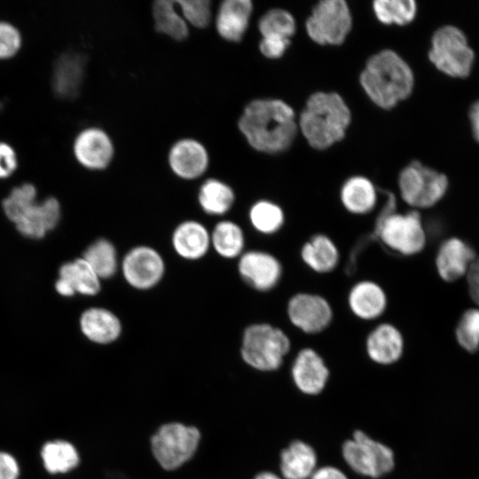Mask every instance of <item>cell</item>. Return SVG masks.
<instances>
[{"mask_svg": "<svg viewBox=\"0 0 479 479\" xmlns=\"http://www.w3.org/2000/svg\"><path fill=\"white\" fill-rule=\"evenodd\" d=\"M348 306L357 318L372 321L384 314L388 297L383 287L375 281L360 280L349 289Z\"/></svg>", "mask_w": 479, "mask_h": 479, "instance_id": "cell-18", "label": "cell"}, {"mask_svg": "<svg viewBox=\"0 0 479 479\" xmlns=\"http://www.w3.org/2000/svg\"><path fill=\"white\" fill-rule=\"evenodd\" d=\"M153 17L158 32L175 40H184L188 35L185 19L175 9V1L159 0L153 4Z\"/></svg>", "mask_w": 479, "mask_h": 479, "instance_id": "cell-32", "label": "cell"}, {"mask_svg": "<svg viewBox=\"0 0 479 479\" xmlns=\"http://www.w3.org/2000/svg\"><path fill=\"white\" fill-rule=\"evenodd\" d=\"M456 337L459 345L467 351L479 349V310L471 309L464 312L456 327Z\"/></svg>", "mask_w": 479, "mask_h": 479, "instance_id": "cell-37", "label": "cell"}, {"mask_svg": "<svg viewBox=\"0 0 479 479\" xmlns=\"http://www.w3.org/2000/svg\"><path fill=\"white\" fill-rule=\"evenodd\" d=\"M398 188L406 204L415 208H428L444 196L448 178L444 174L415 161L399 173Z\"/></svg>", "mask_w": 479, "mask_h": 479, "instance_id": "cell-8", "label": "cell"}, {"mask_svg": "<svg viewBox=\"0 0 479 479\" xmlns=\"http://www.w3.org/2000/svg\"><path fill=\"white\" fill-rule=\"evenodd\" d=\"M316 464L313 448L299 440L292 442L280 455V470L286 479H310Z\"/></svg>", "mask_w": 479, "mask_h": 479, "instance_id": "cell-28", "label": "cell"}, {"mask_svg": "<svg viewBox=\"0 0 479 479\" xmlns=\"http://www.w3.org/2000/svg\"><path fill=\"white\" fill-rule=\"evenodd\" d=\"M469 120L471 123L473 135L479 142V100L475 102L469 109Z\"/></svg>", "mask_w": 479, "mask_h": 479, "instance_id": "cell-45", "label": "cell"}, {"mask_svg": "<svg viewBox=\"0 0 479 479\" xmlns=\"http://www.w3.org/2000/svg\"><path fill=\"white\" fill-rule=\"evenodd\" d=\"M469 294L473 301L479 305V257L470 264L467 274Z\"/></svg>", "mask_w": 479, "mask_h": 479, "instance_id": "cell-42", "label": "cell"}, {"mask_svg": "<svg viewBox=\"0 0 479 479\" xmlns=\"http://www.w3.org/2000/svg\"><path fill=\"white\" fill-rule=\"evenodd\" d=\"M404 348L401 331L393 324L377 325L367 335L365 349L368 357L380 365H391L399 360Z\"/></svg>", "mask_w": 479, "mask_h": 479, "instance_id": "cell-19", "label": "cell"}, {"mask_svg": "<svg viewBox=\"0 0 479 479\" xmlns=\"http://www.w3.org/2000/svg\"><path fill=\"white\" fill-rule=\"evenodd\" d=\"M45 468L51 473H65L76 467L79 461L75 448L66 441L47 443L42 450Z\"/></svg>", "mask_w": 479, "mask_h": 479, "instance_id": "cell-35", "label": "cell"}, {"mask_svg": "<svg viewBox=\"0 0 479 479\" xmlns=\"http://www.w3.org/2000/svg\"><path fill=\"white\" fill-rule=\"evenodd\" d=\"M240 278L253 289L267 292L273 289L282 277V265L272 254L262 250L244 252L238 262Z\"/></svg>", "mask_w": 479, "mask_h": 479, "instance_id": "cell-14", "label": "cell"}, {"mask_svg": "<svg viewBox=\"0 0 479 479\" xmlns=\"http://www.w3.org/2000/svg\"><path fill=\"white\" fill-rule=\"evenodd\" d=\"M80 327L90 341L99 344L114 342L122 330L120 318L113 311L100 307L84 310L80 318Z\"/></svg>", "mask_w": 479, "mask_h": 479, "instance_id": "cell-25", "label": "cell"}, {"mask_svg": "<svg viewBox=\"0 0 479 479\" xmlns=\"http://www.w3.org/2000/svg\"><path fill=\"white\" fill-rule=\"evenodd\" d=\"M210 242L218 255L226 259L240 257L244 253V232L233 221L217 223L210 233Z\"/></svg>", "mask_w": 479, "mask_h": 479, "instance_id": "cell-29", "label": "cell"}, {"mask_svg": "<svg viewBox=\"0 0 479 479\" xmlns=\"http://www.w3.org/2000/svg\"><path fill=\"white\" fill-rule=\"evenodd\" d=\"M183 18L196 27H205L210 21L211 8L208 0H179Z\"/></svg>", "mask_w": 479, "mask_h": 479, "instance_id": "cell-38", "label": "cell"}, {"mask_svg": "<svg viewBox=\"0 0 479 479\" xmlns=\"http://www.w3.org/2000/svg\"><path fill=\"white\" fill-rule=\"evenodd\" d=\"M310 479H348L338 468L323 467L314 471Z\"/></svg>", "mask_w": 479, "mask_h": 479, "instance_id": "cell-44", "label": "cell"}, {"mask_svg": "<svg viewBox=\"0 0 479 479\" xmlns=\"http://www.w3.org/2000/svg\"><path fill=\"white\" fill-rule=\"evenodd\" d=\"M36 194L34 185L22 184L14 187L3 200V208L21 234L40 239L57 225L60 216V206L54 197H48L38 202Z\"/></svg>", "mask_w": 479, "mask_h": 479, "instance_id": "cell-4", "label": "cell"}, {"mask_svg": "<svg viewBox=\"0 0 479 479\" xmlns=\"http://www.w3.org/2000/svg\"><path fill=\"white\" fill-rule=\"evenodd\" d=\"M239 129L256 151L278 153L288 149L298 130L293 108L275 98L248 103L239 119Z\"/></svg>", "mask_w": 479, "mask_h": 479, "instance_id": "cell-1", "label": "cell"}, {"mask_svg": "<svg viewBox=\"0 0 479 479\" xmlns=\"http://www.w3.org/2000/svg\"><path fill=\"white\" fill-rule=\"evenodd\" d=\"M82 258L100 279L113 277L118 270V256L114 244L106 239H98L90 244Z\"/></svg>", "mask_w": 479, "mask_h": 479, "instance_id": "cell-31", "label": "cell"}, {"mask_svg": "<svg viewBox=\"0 0 479 479\" xmlns=\"http://www.w3.org/2000/svg\"><path fill=\"white\" fill-rule=\"evenodd\" d=\"M253 11L250 0H225L218 9L216 27L225 40L239 42L247 29Z\"/></svg>", "mask_w": 479, "mask_h": 479, "instance_id": "cell-24", "label": "cell"}, {"mask_svg": "<svg viewBox=\"0 0 479 479\" xmlns=\"http://www.w3.org/2000/svg\"><path fill=\"white\" fill-rule=\"evenodd\" d=\"M342 456L355 472L373 478L390 472L395 464L392 450L357 430L342 445Z\"/></svg>", "mask_w": 479, "mask_h": 479, "instance_id": "cell-10", "label": "cell"}, {"mask_svg": "<svg viewBox=\"0 0 479 479\" xmlns=\"http://www.w3.org/2000/svg\"><path fill=\"white\" fill-rule=\"evenodd\" d=\"M290 323L308 334L326 330L333 321L334 311L330 302L322 295L313 293H297L287 306Z\"/></svg>", "mask_w": 479, "mask_h": 479, "instance_id": "cell-13", "label": "cell"}, {"mask_svg": "<svg viewBox=\"0 0 479 479\" xmlns=\"http://www.w3.org/2000/svg\"><path fill=\"white\" fill-rule=\"evenodd\" d=\"M373 10L381 23L404 26L414 20L417 4L413 0H376L373 3Z\"/></svg>", "mask_w": 479, "mask_h": 479, "instance_id": "cell-34", "label": "cell"}, {"mask_svg": "<svg viewBox=\"0 0 479 479\" xmlns=\"http://www.w3.org/2000/svg\"><path fill=\"white\" fill-rule=\"evenodd\" d=\"M169 163L172 171L184 179H194L207 169L208 156L205 147L197 140L185 138L170 149Z\"/></svg>", "mask_w": 479, "mask_h": 479, "instance_id": "cell-20", "label": "cell"}, {"mask_svg": "<svg viewBox=\"0 0 479 479\" xmlns=\"http://www.w3.org/2000/svg\"><path fill=\"white\" fill-rule=\"evenodd\" d=\"M368 98L382 109H391L412 92L410 66L394 51L382 50L366 62L359 76Z\"/></svg>", "mask_w": 479, "mask_h": 479, "instance_id": "cell-2", "label": "cell"}, {"mask_svg": "<svg viewBox=\"0 0 479 479\" xmlns=\"http://www.w3.org/2000/svg\"><path fill=\"white\" fill-rule=\"evenodd\" d=\"M291 372L297 388L309 395L321 392L329 376L323 358L310 348H304L297 353Z\"/></svg>", "mask_w": 479, "mask_h": 479, "instance_id": "cell-17", "label": "cell"}, {"mask_svg": "<svg viewBox=\"0 0 479 479\" xmlns=\"http://www.w3.org/2000/svg\"><path fill=\"white\" fill-rule=\"evenodd\" d=\"M309 37L320 45H340L352 27V16L343 0H322L312 9L306 23Z\"/></svg>", "mask_w": 479, "mask_h": 479, "instance_id": "cell-9", "label": "cell"}, {"mask_svg": "<svg viewBox=\"0 0 479 479\" xmlns=\"http://www.w3.org/2000/svg\"><path fill=\"white\" fill-rule=\"evenodd\" d=\"M301 258L310 270L325 274L337 267L340 253L332 239L326 234L318 233L303 244Z\"/></svg>", "mask_w": 479, "mask_h": 479, "instance_id": "cell-27", "label": "cell"}, {"mask_svg": "<svg viewBox=\"0 0 479 479\" xmlns=\"http://www.w3.org/2000/svg\"><path fill=\"white\" fill-rule=\"evenodd\" d=\"M395 197L388 193L385 213L377 224L376 232L382 244L402 255H414L426 245V232L417 211H394Z\"/></svg>", "mask_w": 479, "mask_h": 479, "instance_id": "cell-5", "label": "cell"}, {"mask_svg": "<svg viewBox=\"0 0 479 479\" xmlns=\"http://www.w3.org/2000/svg\"><path fill=\"white\" fill-rule=\"evenodd\" d=\"M200 432L179 423L162 426L152 437V450L160 465L176 469L187 461L197 449Z\"/></svg>", "mask_w": 479, "mask_h": 479, "instance_id": "cell-11", "label": "cell"}, {"mask_svg": "<svg viewBox=\"0 0 479 479\" xmlns=\"http://www.w3.org/2000/svg\"><path fill=\"white\" fill-rule=\"evenodd\" d=\"M428 59L444 75L464 78L472 70L475 53L465 34L457 27L446 25L433 34Z\"/></svg>", "mask_w": 479, "mask_h": 479, "instance_id": "cell-7", "label": "cell"}, {"mask_svg": "<svg viewBox=\"0 0 479 479\" xmlns=\"http://www.w3.org/2000/svg\"><path fill=\"white\" fill-rule=\"evenodd\" d=\"M86 58L83 54L69 51L59 56L53 65L51 88L61 99L75 98L85 77Z\"/></svg>", "mask_w": 479, "mask_h": 479, "instance_id": "cell-16", "label": "cell"}, {"mask_svg": "<svg viewBox=\"0 0 479 479\" xmlns=\"http://www.w3.org/2000/svg\"><path fill=\"white\" fill-rule=\"evenodd\" d=\"M290 347V339L282 329L269 323H255L244 330L240 351L251 367L273 371L280 367Z\"/></svg>", "mask_w": 479, "mask_h": 479, "instance_id": "cell-6", "label": "cell"}, {"mask_svg": "<svg viewBox=\"0 0 479 479\" xmlns=\"http://www.w3.org/2000/svg\"><path fill=\"white\" fill-rule=\"evenodd\" d=\"M121 269L125 281L137 290L154 287L165 273L161 255L149 246H137L123 256Z\"/></svg>", "mask_w": 479, "mask_h": 479, "instance_id": "cell-12", "label": "cell"}, {"mask_svg": "<svg viewBox=\"0 0 479 479\" xmlns=\"http://www.w3.org/2000/svg\"><path fill=\"white\" fill-rule=\"evenodd\" d=\"M19 467L12 456L0 452V479H17Z\"/></svg>", "mask_w": 479, "mask_h": 479, "instance_id": "cell-43", "label": "cell"}, {"mask_svg": "<svg viewBox=\"0 0 479 479\" xmlns=\"http://www.w3.org/2000/svg\"><path fill=\"white\" fill-rule=\"evenodd\" d=\"M55 287L63 296H71L75 293L95 295L100 291V279L82 257L60 267L59 279Z\"/></svg>", "mask_w": 479, "mask_h": 479, "instance_id": "cell-21", "label": "cell"}, {"mask_svg": "<svg viewBox=\"0 0 479 479\" xmlns=\"http://www.w3.org/2000/svg\"><path fill=\"white\" fill-rule=\"evenodd\" d=\"M255 479H281V478L273 473L263 472L257 475Z\"/></svg>", "mask_w": 479, "mask_h": 479, "instance_id": "cell-46", "label": "cell"}, {"mask_svg": "<svg viewBox=\"0 0 479 479\" xmlns=\"http://www.w3.org/2000/svg\"><path fill=\"white\" fill-rule=\"evenodd\" d=\"M248 217L253 228L265 235L278 232L285 224V213L281 207L267 200L254 203L249 209Z\"/></svg>", "mask_w": 479, "mask_h": 479, "instance_id": "cell-33", "label": "cell"}, {"mask_svg": "<svg viewBox=\"0 0 479 479\" xmlns=\"http://www.w3.org/2000/svg\"><path fill=\"white\" fill-rule=\"evenodd\" d=\"M340 199L343 208L353 215L363 216L377 204V190L373 182L363 176L349 177L342 185Z\"/></svg>", "mask_w": 479, "mask_h": 479, "instance_id": "cell-26", "label": "cell"}, {"mask_svg": "<svg viewBox=\"0 0 479 479\" xmlns=\"http://www.w3.org/2000/svg\"><path fill=\"white\" fill-rule=\"evenodd\" d=\"M171 243L180 257L195 261L203 257L211 247L210 233L201 223L186 220L175 228Z\"/></svg>", "mask_w": 479, "mask_h": 479, "instance_id": "cell-23", "label": "cell"}, {"mask_svg": "<svg viewBox=\"0 0 479 479\" xmlns=\"http://www.w3.org/2000/svg\"><path fill=\"white\" fill-rule=\"evenodd\" d=\"M76 161L84 168L99 170L106 168L114 156V145L101 129L90 127L77 134L73 143Z\"/></svg>", "mask_w": 479, "mask_h": 479, "instance_id": "cell-15", "label": "cell"}, {"mask_svg": "<svg viewBox=\"0 0 479 479\" xmlns=\"http://www.w3.org/2000/svg\"><path fill=\"white\" fill-rule=\"evenodd\" d=\"M350 122V110L339 94L318 91L307 99L298 127L312 148L325 150L345 137Z\"/></svg>", "mask_w": 479, "mask_h": 479, "instance_id": "cell-3", "label": "cell"}, {"mask_svg": "<svg viewBox=\"0 0 479 479\" xmlns=\"http://www.w3.org/2000/svg\"><path fill=\"white\" fill-rule=\"evenodd\" d=\"M476 258L475 251L457 238L444 241L436 258V270L445 281H454L463 276Z\"/></svg>", "mask_w": 479, "mask_h": 479, "instance_id": "cell-22", "label": "cell"}, {"mask_svg": "<svg viewBox=\"0 0 479 479\" xmlns=\"http://www.w3.org/2000/svg\"><path fill=\"white\" fill-rule=\"evenodd\" d=\"M18 163L14 148L10 144L0 141V179L12 176L17 169Z\"/></svg>", "mask_w": 479, "mask_h": 479, "instance_id": "cell-40", "label": "cell"}, {"mask_svg": "<svg viewBox=\"0 0 479 479\" xmlns=\"http://www.w3.org/2000/svg\"><path fill=\"white\" fill-rule=\"evenodd\" d=\"M22 35L12 23L0 20V60L13 58L20 50Z\"/></svg>", "mask_w": 479, "mask_h": 479, "instance_id": "cell-39", "label": "cell"}, {"mask_svg": "<svg viewBox=\"0 0 479 479\" xmlns=\"http://www.w3.org/2000/svg\"><path fill=\"white\" fill-rule=\"evenodd\" d=\"M290 45V40L263 37L259 43L261 53L269 59H279L284 55Z\"/></svg>", "mask_w": 479, "mask_h": 479, "instance_id": "cell-41", "label": "cell"}, {"mask_svg": "<svg viewBox=\"0 0 479 479\" xmlns=\"http://www.w3.org/2000/svg\"><path fill=\"white\" fill-rule=\"evenodd\" d=\"M234 200L233 190L217 179H208L199 190V204L202 210L208 215H224L232 208Z\"/></svg>", "mask_w": 479, "mask_h": 479, "instance_id": "cell-30", "label": "cell"}, {"mask_svg": "<svg viewBox=\"0 0 479 479\" xmlns=\"http://www.w3.org/2000/svg\"><path fill=\"white\" fill-rule=\"evenodd\" d=\"M295 20L293 15L279 8L264 13L258 22V29L263 37L290 40L295 33Z\"/></svg>", "mask_w": 479, "mask_h": 479, "instance_id": "cell-36", "label": "cell"}]
</instances>
